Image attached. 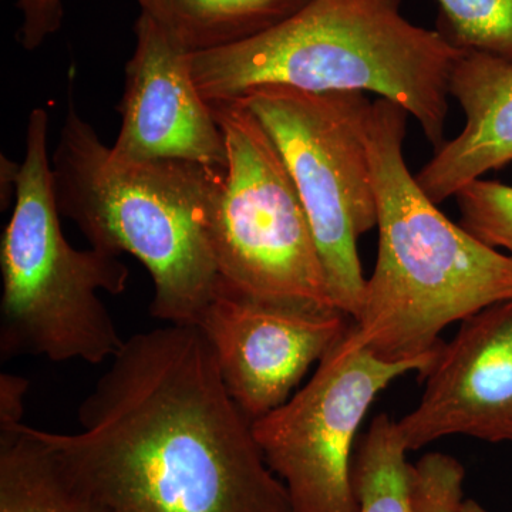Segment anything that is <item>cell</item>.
I'll list each match as a JSON object with an SVG mask.
<instances>
[{
    "label": "cell",
    "instance_id": "6da1fadb",
    "mask_svg": "<svg viewBox=\"0 0 512 512\" xmlns=\"http://www.w3.org/2000/svg\"><path fill=\"white\" fill-rule=\"evenodd\" d=\"M110 362L79 431L35 427L94 512H293L198 326L136 333Z\"/></svg>",
    "mask_w": 512,
    "mask_h": 512
},
{
    "label": "cell",
    "instance_id": "7a4b0ae2",
    "mask_svg": "<svg viewBox=\"0 0 512 512\" xmlns=\"http://www.w3.org/2000/svg\"><path fill=\"white\" fill-rule=\"evenodd\" d=\"M402 3L311 0L261 35L192 53L195 83L208 104L268 86L376 93L414 117L437 151L447 141L450 77L463 50L404 18Z\"/></svg>",
    "mask_w": 512,
    "mask_h": 512
},
{
    "label": "cell",
    "instance_id": "3957f363",
    "mask_svg": "<svg viewBox=\"0 0 512 512\" xmlns=\"http://www.w3.org/2000/svg\"><path fill=\"white\" fill-rule=\"evenodd\" d=\"M409 116L392 101H373L367 131L379 251L353 326L387 362L429 355L448 325L512 299V256L448 220L410 173Z\"/></svg>",
    "mask_w": 512,
    "mask_h": 512
},
{
    "label": "cell",
    "instance_id": "277c9868",
    "mask_svg": "<svg viewBox=\"0 0 512 512\" xmlns=\"http://www.w3.org/2000/svg\"><path fill=\"white\" fill-rule=\"evenodd\" d=\"M72 94L70 87L52 156L60 215L93 248L133 255L146 266L154 318L197 326L220 281L207 228L225 168L121 161L80 116Z\"/></svg>",
    "mask_w": 512,
    "mask_h": 512
},
{
    "label": "cell",
    "instance_id": "5b68a950",
    "mask_svg": "<svg viewBox=\"0 0 512 512\" xmlns=\"http://www.w3.org/2000/svg\"><path fill=\"white\" fill-rule=\"evenodd\" d=\"M46 110L30 113L23 163L13 173L15 205L0 239V356L100 365L123 346L100 292L121 295L130 271L99 248L79 251L60 227Z\"/></svg>",
    "mask_w": 512,
    "mask_h": 512
},
{
    "label": "cell",
    "instance_id": "8992f818",
    "mask_svg": "<svg viewBox=\"0 0 512 512\" xmlns=\"http://www.w3.org/2000/svg\"><path fill=\"white\" fill-rule=\"evenodd\" d=\"M284 158L318 245L333 305L355 319L366 281L357 239L377 227L373 103L360 92L268 86L241 97Z\"/></svg>",
    "mask_w": 512,
    "mask_h": 512
},
{
    "label": "cell",
    "instance_id": "52a82bcc",
    "mask_svg": "<svg viewBox=\"0 0 512 512\" xmlns=\"http://www.w3.org/2000/svg\"><path fill=\"white\" fill-rule=\"evenodd\" d=\"M210 106L227 148L207 228L220 278L252 298L336 308L298 188L274 141L241 100Z\"/></svg>",
    "mask_w": 512,
    "mask_h": 512
},
{
    "label": "cell",
    "instance_id": "ba28073f",
    "mask_svg": "<svg viewBox=\"0 0 512 512\" xmlns=\"http://www.w3.org/2000/svg\"><path fill=\"white\" fill-rule=\"evenodd\" d=\"M437 352L439 348L419 359L387 362L359 342L352 322L322 357L311 380L288 402L252 423L266 463L288 491L293 512H360L352 483L360 424L394 380L407 373L423 380Z\"/></svg>",
    "mask_w": 512,
    "mask_h": 512
},
{
    "label": "cell",
    "instance_id": "9c48e42d",
    "mask_svg": "<svg viewBox=\"0 0 512 512\" xmlns=\"http://www.w3.org/2000/svg\"><path fill=\"white\" fill-rule=\"evenodd\" d=\"M352 322L336 308L252 298L220 278L197 326L228 393L254 423L291 399Z\"/></svg>",
    "mask_w": 512,
    "mask_h": 512
},
{
    "label": "cell",
    "instance_id": "30bf717a",
    "mask_svg": "<svg viewBox=\"0 0 512 512\" xmlns=\"http://www.w3.org/2000/svg\"><path fill=\"white\" fill-rule=\"evenodd\" d=\"M423 380L419 404L397 421L407 450L447 436L512 443V299L461 320Z\"/></svg>",
    "mask_w": 512,
    "mask_h": 512
},
{
    "label": "cell",
    "instance_id": "8fae6325",
    "mask_svg": "<svg viewBox=\"0 0 512 512\" xmlns=\"http://www.w3.org/2000/svg\"><path fill=\"white\" fill-rule=\"evenodd\" d=\"M134 33L111 154L127 163L188 161L224 170V134L195 83L192 53L146 13L138 16Z\"/></svg>",
    "mask_w": 512,
    "mask_h": 512
},
{
    "label": "cell",
    "instance_id": "7c38bea8",
    "mask_svg": "<svg viewBox=\"0 0 512 512\" xmlns=\"http://www.w3.org/2000/svg\"><path fill=\"white\" fill-rule=\"evenodd\" d=\"M450 97L463 109L466 127L416 175L437 205L512 163V63L463 52L451 73Z\"/></svg>",
    "mask_w": 512,
    "mask_h": 512
},
{
    "label": "cell",
    "instance_id": "4fadbf2b",
    "mask_svg": "<svg viewBox=\"0 0 512 512\" xmlns=\"http://www.w3.org/2000/svg\"><path fill=\"white\" fill-rule=\"evenodd\" d=\"M188 52L237 45L281 25L311 0H137Z\"/></svg>",
    "mask_w": 512,
    "mask_h": 512
},
{
    "label": "cell",
    "instance_id": "5bb4252c",
    "mask_svg": "<svg viewBox=\"0 0 512 512\" xmlns=\"http://www.w3.org/2000/svg\"><path fill=\"white\" fill-rule=\"evenodd\" d=\"M0 512H94L64 480L35 427L0 421Z\"/></svg>",
    "mask_w": 512,
    "mask_h": 512
},
{
    "label": "cell",
    "instance_id": "9a60e30c",
    "mask_svg": "<svg viewBox=\"0 0 512 512\" xmlns=\"http://www.w3.org/2000/svg\"><path fill=\"white\" fill-rule=\"evenodd\" d=\"M407 451L397 421L377 414L353 456L352 483L360 512H414Z\"/></svg>",
    "mask_w": 512,
    "mask_h": 512
},
{
    "label": "cell",
    "instance_id": "2e32d148",
    "mask_svg": "<svg viewBox=\"0 0 512 512\" xmlns=\"http://www.w3.org/2000/svg\"><path fill=\"white\" fill-rule=\"evenodd\" d=\"M437 2V30L451 45L512 63V0Z\"/></svg>",
    "mask_w": 512,
    "mask_h": 512
},
{
    "label": "cell",
    "instance_id": "e0dca14e",
    "mask_svg": "<svg viewBox=\"0 0 512 512\" xmlns=\"http://www.w3.org/2000/svg\"><path fill=\"white\" fill-rule=\"evenodd\" d=\"M456 200L461 227L512 256V187L477 180L461 188Z\"/></svg>",
    "mask_w": 512,
    "mask_h": 512
},
{
    "label": "cell",
    "instance_id": "ac0fdd59",
    "mask_svg": "<svg viewBox=\"0 0 512 512\" xmlns=\"http://www.w3.org/2000/svg\"><path fill=\"white\" fill-rule=\"evenodd\" d=\"M466 470L457 458L429 453L410 467L414 512H484L464 498Z\"/></svg>",
    "mask_w": 512,
    "mask_h": 512
},
{
    "label": "cell",
    "instance_id": "d6986e66",
    "mask_svg": "<svg viewBox=\"0 0 512 512\" xmlns=\"http://www.w3.org/2000/svg\"><path fill=\"white\" fill-rule=\"evenodd\" d=\"M23 13L19 40L28 50H35L60 29L63 22V0H18Z\"/></svg>",
    "mask_w": 512,
    "mask_h": 512
},
{
    "label": "cell",
    "instance_id": "ffe728a7",
    "mask_svg": "<svg viewBox=\"0 0 512 512\" xmlns=\"http://www.w3.org/2000/svg\"><path fill=\"white\" fill-rule=\"evenodd\" d=\"M28 389L25 377L10 373L0 375V420L22 421L23 397Z\"/></svg>",
    "mask_w": 512,
    "mask_h": 512
}]
</instances>
